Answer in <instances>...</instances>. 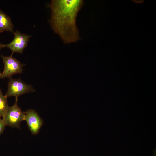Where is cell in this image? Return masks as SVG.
Here are the masks:
<instances>
[{"label": "cell", "mask_w": 156, "mask_h": 156, "mask_svg": "<svg viewBox=\"0 0 156 156\" xmlns=\"http://www.w3.org/2000/svg\"><path fill=\"white\" fill-rule=\"evenodd\" d=\"M83 3L82 0H53L49 5L50 25L65 44L80 40L76 20Z\"/></svg>", "instance_id": "cell-1"}, {"label": "cell", "mask_w": 156, "mask_h": 156, "mask_svg": "<svg viewBox=\"0 0 156 156\" xmlns=\"http://www.w3.org/2000/svg\"><path fill=\"white\" fill-rule=\"evenodd\" d=\"M18 98H16L14 104L8 109L3 120L6 126L20 128L21 122L24 120L25 112L18 105Z\"/></svg>", "instance_id": "cell-2"}, {"label": "cell", "mask_w": 156, "mask_h": 156, "mask_svg": "<svg viewBox=\"0 0 156 156\" xmlns=\"http://www.w3.org/2000/svg\"><path fill=\"white\" fill-rule=\"evenodd\" d=\"M9 78L8 90L5 95L7 97L14 96L18 98L23 94L35 91L31 85L26 84L20 79Z\"/></svg>", "instance_id": "cell-3"}, {"label": "cell", "mask_w": 156, "mask_h": 156, "mask_svg": "<svg viewBox=\"0 0 156 156\" xmlns=\"http://www.w3.org/2000/svg\"><path fill=\"white\" fill-rule=\"evenodd\" d=\"M12 55V54L10 56L0 55L4 64V70L1 73V78L10 77L14 74L21 73L23 72V68L25 64L13 57Z\"/></svg>", "instance_id": "cell-4"}, {"label": "cell", "mask_w": 156, "mask_h": 156, "mask_svg": "<svg viewBox=\"0 0 156 156\" xmlns=\"http://www.w3.org/2000/svg\"><path fill=\"white\" fill-rule=\"evenodd\" d=\"M14 34V38L9 43L4 44V47L9 48L12 52L22 53L23 49L27 46L29 39L31 36L22 34L16 31Z\"/></svg>", "instance_id": "cell-5"}, {"label": "cell", "mask_w": 156, "mask_h": 156, "mask_svg": "<svg viewBox=\"0 0 156 156\" xmlns=\"http://www.w3.org/2000/svg\"><path fill=\"white\" fill-rule=\"evenodd\" d=\"M24 120L33 135L37 134L42 125L43 122L34 110L29 109L25 112Z\"/></svg>", "instance_id": "cell-6"}, {"label": "cell", "mask_w": 156, "mask_h": 156, "mask_svg": "<svg viewBox=\"0 0 156 156\" xmlns=\"http://www.w3.org/2000/svg\"><path fill=\"white\" fill-rule=\"evenodd\" d=\"M14 27L10 18L2 11L0 7V33L4 31L14 32Z\"/></svg>", "instance_id": "cell-7"}, {"label": "cell", "mask_w": 156, "mask_h": 156, "mask_svg": "<svg viewBox=\"0 0 156 156\" xmlns=\"http://www.w3.org/2000/svg\"><path fill=\"white\" fill-rule=\"evenodd\" d=\"M9 107L7 97L3 94L0 88V117H3L5 115Z\"/></svg>", "instance_id": "cell-8"}, {"label": "cell", "mask_w": 156, "mask_h": 156, "mask_svg": "<svg viewBox=\"0 0 156 156\" xmlns=\"http://www.w3.org/2000/svg\"><path fill=\"white\" fill-rule=\"evenodd\" d=\"M5 126L6 125L3 119H1L0 117V135L3 133Z\"/></svg>", "instance_id": "cell-9"}, {"label": "cell", "mask_w": 156, "mask_h": 156, "mask_svg": "<svg viewBox=\"0 0 156 156\" xmlns=\"http://www.w3.org/2000/svg\"><path fill=\"white\" fill-rule=\"evenodd\" d=\"M153 156H156V150H155L153 152Z\"/></svg>", "instance_id": "cell-10"}, {"label": "cell", "mask_w": 156, "mask_h": 156, "mask_svg": "<svg viewBox=\"0 0 156 156\" xmlns=\"http://www.w3.org/2000/svg\"><path fill=\"white\" fill-rule=\"evenodd\" d=\"M4 47L3 44H0V50L1 49Z\"/></svg>", "instance_id": "cell-11"}, {"label": "cell", "mask_w": 156, "mask_h": 156, "mask_svg": "<svg viewBox=\"0 0 156 156\" xmlns=\"http://www.w3.org/2000/svg\"><path fill=\"white\" fill-rule=\"evenodd\" d=\"M1 72L0 71V79L1 78Z\"/></svg>", "instance_id": "cell-12"}]
</instances>
